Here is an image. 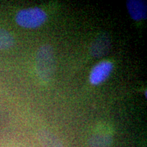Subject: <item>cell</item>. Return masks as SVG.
<instances>
[{"label": "cell", "instance_id": "cell-1", "mask_svg": "<svg viewBox=\"0 0 147 147\" xmlns=\"http://www.w3.org/2000/svg\"><path fill=\"white\" fill-rule=\"evenodd\" d=\"M36 67L38 76L44 81H49L55 74V52L50 45H44L40 47L36 53Z\"/></svg>", "mask_w": 147, "mask_h": 147}, {"label": "cell", "instance_id": "cell-2", "mask_svg": "<svg viewBox=\"0 0 147 147\" xmlns=\"http://www.w3.org/2000/svg\"><path fill=\"white\" fill-rule=\"evenodd\" d=\"M47 20V13L38 7L21 10L15 17L17 25L26 29L38 28L43 25Z\"/></svg>", "mask_w": 147, "mask_h": 147}, {"label": "cell", "instance_id": "cell-3", "mask_svg": "<svg viewBox=\"0 0 147 147\" xmlns=\"http://www.w3.org/2000/svg\"><path fill=\"white\" fill-rule=\"evenodd\" d=\"M111 49V40L106 32H102L95 36L90 46L89 52L93 57L100 59L109 53Z\"/></svg>", "mask_w": 147, "mask_h": 147}, {"label": "cell", "instance_id": "cell-4", "mask_svg": "<svg viewBox=\"0 0 147 147\" xmlns=\"http://www.w3.org/2000/svg\"><path fill=\"white\" fill-rule=\"evenodd\" d=\"M113 70V64L108 61H103L95 65L89 75V82L93 85H98L108 78Z\"/></svg>", "mask_w": 147, "mask_h": 147}, {"label": "cell", "instance_id": "cell-5", "mask_svg": "<svg viewBox=\"0 0 147 147\" xmlns=\"http://www.w3.org/2000/svg\"><path fill=\"white\" fill-rule=\"evenodd\" d=\"M126 4L129 14L132 19L136 21L146 19L147 5L146 1L129 0Z\"/></svg>", "mask_w": 147, "mask_h": 147}, {"label": "cell", "instance_id": "cell-6", "mask_svg": "<svg viewBox=\"0 0 147 147\" xmlns=\"http://www.w3.org/2000/svg\"><path fill=\"white\" fill-rule=\"evenodd\" d=\"M38 138L43 147H63L57 137L48 130H40Z\"/></svg>", "mask_w": 147, "mask_h": 147}, {"label": "cell", "instance_id": "cell-7", "mask_svg": "<svg viewBox=\"0 0 147 147\" xmlns=\"http://www.w3.org/2000/svg\"><path fill=\"white\" fill-rule=\"evenodd\" d=\"M112 144L113 138L109 134H93L88 141L89 147H111Z\"/></svg>", "mask_w": 147, "mask_h": 147}, {"label": "cell", "instance_id": "cell-8", "mask_svg": "<svg viewBox=\"0 0 147 147\" xmlns=\"http://www.w3.org/2000/svg\"><path fill=\"white\" fill-rule=\"evenodd\" d=\"M14 38L6 29L0 28V50H7L13 47Z\"/></svg>", "mask_w": 147, "mask_h": 147}, {"label": "cell", "instance_id": "cell-9", "mask_svg": "<svg viewBox=\"0 0 147 147\" xmlns=\"http://www.w3.org/2000/svg\"><path fill=\"white\" fill-rule=\"evenodd\" d=\"M146 97L147 96H146V91H145V98L146 99Z\"/></svg>", "mask_w": 147, "mask_h": 147}]
</instances>
